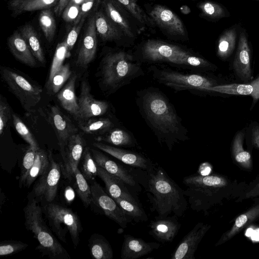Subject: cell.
<instances>
[{
	"label": "cell",
	"instance_id": "cell-1",
	"mask_svg": "<svg viewBox=\"0 0 259 259\" xmlns=\"http://www.w3.org/2000/svg\"><path fill=\"white\" fill-rule=\"evenodd\" d=\"M139 112L159 143L171 151L177 144L190 140L174 105L158 88L150 87L136 93Z\"/></svg>",
	"mask_w": 259,
	"mask_h": 259
},
{
	"label": "cell",
	"instance_id": "cell-2",
	"mask_svg": "<svg viewBox=\"0 0 259 259\" xmlns=\"http://www.w3.org/2000/svg\"><path fill=\"white\" fill-rule=\"evenodd\" d=\"M142 64H167L179 70L193 72L212 71L216 66L191 50L160 40L149 39L138 46L133 54Z\"/></svg>",
	"mask_w": 259,
	"mask_h": 259
},
{
	"label": "cell",
	"instance_id": "cell-3",
	"mask_svg": "<svg viewBox=\"0 0 259 259\" xmlns=\"http://www.w3.org/2000/svg\"><path fill=\"white\" fill-rule=\"evenodd\" d=\"M146 172V190L150 210L156 212L158 218H166L170 214L183 216L188 205L184 190L160 165L155 164L152 169Z\"/></svg>",
	"mask_w": 259,
	"mask_h": 259
},
{
	"label": "cell",
	"instance_id": "cell-4",
	"mask_svg": "<svg viewBox=\"0 0 259 259\" xmlns=\"http://www.w3.org/2000/svg\"><path fill=\"white\" fill-rule=\"evenodd\" d=\"M142 65L135 60L133 54L123 50L108 51L99 65L98 74L101 89L109 95L130 84L144 75Z\"/></svg>",
	"mask_w": 259,
	"mask_h": 259
},
{
	"label": "cell",
	"instance_id": "cell-5",
	"mask_svg": "<svg viewBox=\"0 0 259 259\" xmlns=\"http://www.w3.org/2000/svg\"><path fill=\"white\" fill-rule=\"evenodd\" d=\"M23 211L25 228L33 234L38 243L36 249L42 256L50 259H70L68 251L54 236L45 221L41 206L34 199L28 197Z\"/></svg>",
	"mask_w": 259,
	"mask_h": 259
},
{
	"label": "cell",
	"instance_id": "cell-6",
	"mask_svg": "<svg viewBox=\"0 0 259 259\" xmlns=\"http://www.w3.org/2000/svg\"><path fill=\"white\" fill-rule=\"evenodd\" d=\"M184 193L190 208L196 211L206 210L213 203L217 189L226 182L217 175L192 174L184 177Z\"/></svg>",
	"mask_w": 259,
	"mask_h": 259
},
{
	"label": "cell",
	"instance_id": "cell-7",
	"mask_svg": "<svg viewBox=\"0 0 259 259\" xmlns=\"http://www.w3.org/2000/svg\"><path fill=\"white\" fill-rule=\"evenodd\" d=\"M41 207L49 227L57 238L66 243L68 233L74 247L76 248L83 229L77 214L71 209L54 202L42 205Z\"/></svg>",
	"mask_w": 259,
	"mask_h": 259
},
{
	"label": "cell",
	"instance_id": "cell-8",
	"mask_svg": "<svg viewBox=\"0 0 259 259\" xmlns=\"http://www.w3.org/2000/svg\"><path fill=\"white\" fill-rule=\"evenodd\" d=\"M0 73L2 80L19 100L24 109L28 112L31 111L41 99V87L9 67L2 66Z\"/></svg>",
	"mask_w": 259,
	"mask_h": 259
},
{
	"label": "cell",
	"instance_id": "cell-9",
	"mask_svg": "<svg viewBox=\"0 0 259 259\" xmlns=\"http://www.w3.org/2000/svg\"><path fill=\"white\" fill-rule=\"evenodd\" d=\"M50 165L46 171L34 183L28 197L32 198L41 206L53 202L57 195L62 172V167L49 153Z\"/></svg>",
	"mask_w": 259,
	"mask_h": 259
},
{
	"label": "cell",
	"instance_id": "cell-10",
	"mask_svg": "<svg viewBox=\"0 0 259 259\" xmlns=\"http://www.w3.org/2000/svg\"><path fill=\"white\" fill-rule=\"evenodd\" d=\"M148 15L155 25L169 38L182 41L188 39L183 21L175 13L166 7L156 5L148 13Z\"/></svg>",
	"mask_w": 259,
	"mask_h": 259
},
{
	"label": "cell",
	"instance_id": "cell-11",
	"mask_svg": "<svg viewBox=\"0 0 259 259\" xmlns=\"http://www.w3.org/2000/svg\"><path fill=\"white\" fill-rule=\"evenodd\" d=\"M91 189L93 203L98 207L109 219L116 223L122 228L127 227L133 220L126 215L115 200L106 193L95 180L92 181Z\"/></svg>",
	"mask_w": 259,
	"mask_h": 259
},
{
	"label": "cell",
	"instance_id": "cell-12",
	"mask_svg": "<svg viewBox=\"0 0 259 259\" xmlns=\"http://www.w3.org/2000/svg\"><path fill=\"white\" fill-rule=\"evenodd\" d=\"M78 104L79 117L77 122L95 117L112 115L110 104L105 101L95 99L91 93L89 83L85 80L80 84Z\"/></svg>",
	"mask_w": 259,
	"mask_h": 259
},
{
	"label": "cell",
	"instance_id": "cell-13",
	"mask_svg": "<svg viewBox=\"0 0 259 259\" xmlns=\"http://www.w3.org/2000/svg\"><path fill=\"white\" fill-rule=\"evenodd\" d=\"M93 146L115 158L124 164L138 168L146 171L152 169L155 164L144 155L131 150L120 148L101 142H95Z\"/></svg>",
	"mask_w": 259,
	"mask_h": 259
},
{
	"label": "cell",
	"instance_id": "cell-14",
	"mask_svg": "<svg viewBox=\"0 0 259 259\" xmlns=\"http://www.w3.org/2000/svg\"><path fill=\"white\" fill-rule=\"evenodd\" d=\"M233 67L236 75L241 81L248 82L252 78L251 51L248 34L244 28L240 30Z\"/></svg>",
	"mask_w": 259,
	"mask_h": 259
},
{
	"label": "cell",
	"instance_id": "cell-15",
	"mask_svg": "<svg viewBox=\"0 0 259 259\" xmlns=\"http://www.w3.org/2000/svg\"><path fill=\"white\" fill-rule=\"evenodd\" d=\"M48 116L49 122L55 132L62 155L68 139L71 136L77 133L78 129L58 106L50 107Z\"/></svg>",
	"mask_w": 259,
	"mask_h": 259
},
{
	"label": "cell",
	"instance_id": "cell-16",
	"mask_svg": "<svg viewBox=\"0 0 259 259\" xmlns=\"http://www.w3.org/2000/svg\"><path fill=\"white\" fill-rule=\"evenodd\" d=\"M85 141L79 133L71 136L61 155L63 165L62 172L69 180L74 179V174L78 166L85 149Z\"/></svg>",
	"mask_w": 259,
	"mask_h": 259
},
{
	"label": "cell",
	"instance_id": "cell-17",
	"mask_svg": "<svg viewBox=\"0 0 259 259\" xmlns=\"http://www.w3.org/2000/svg\"><path fill=\"white\" fill-rule=\"evenodd\" d=\"M97 34L95 15H93L89 19L84 36L76 54L75 64L78 67L85 69L94 59L98 45Z\"/></svg>",
	"mask_w": 259,
	"mask_h": 259
},
{
	"label": "cell",
	"instance_id": "cell-18",
	"mask_svg": "<svg viewBox=\"0 0 259 259\" xmlns=\"http://www.w3.org/2000/svg\"><path fill=\"white\" fill-rule=\"evenodd\" d=\"M101 8L106 15L131 39L136 36L131 14L115 0H100Z\"/></svg>",
	"mask_w": 259,
	"mask_h": 259
},
{
	"label": "cell",
	"instance_id": "cell-19",
	"mask_svg": "<svg viewBox=\"0 0 259 259\" xmlns=\"http://www.w3.org/2000/svg\"><path fill=\"white\" fill-rule=\"evenodd\" d=\"M210 226L199 222L183 238L171 254V259H194L198 246Z\"/></svg>",
	"mask_w": 259,
	"mask_h": 259
},
{
	"label": "cell",
	"instance_id": "cell-20",
	"mask_svg": "<svg viewBox=\"0 0 259 259\" xmlns=\"http://www.w3.org/2000/svg\"><path fill=\"white\" fill-rule=\"evenodd\" d=\"M177 217L175 215L166 218L156 217L150 222L149 234L159 242H171L181 228Z\"/></svg>",
	"mask_w": 259,
	"mask_h": 259
},
{
	"label": "cell",
	"instance_id": "cell-21",
	"mask_svg": "<svg viewBox=\"0 0 259 259\" xmlns=\"http://www.w3.org/2000/svg\"><path fill=\"white\" fill-rule=\"evenodd\" d=\"M160 247L159 243L147 242L129 234L123 236L121 255L122 259H137L146 255Z\"/></svg>",
	"mask_w": 259,
	"mask_h": 259
},
{
	"label": "cell",
	"instance_id": "cell-22",
	"mask_svg": "<svg viewBox=\"0 0 259 259\" xmlns=\"http://www.w3.org/2000/svg\"><path fill=\"white\" fill-rule=\"evenodd\" d=\"M92 155L97 164L109 174L121 179L126 185L137 187V183L130 172L123 166L110 159L100 151L91 149Z\"/></svg>",
	"mask_w": 259,
	"mask_h": 259
},
{
	"label": "cell",
	"instance_id": "cell-23",
	"mask_svg": "<svg viewBox=\"0 0 259 259\" xmlns=\"http://www.w3.org/2000/svg\"><path fill=\"white\" fill-rule=\"evenodd\" d=\"M77 78L75 73L72 74L66 83L57 93L60 104L71 114L77 121L79 117V108L78 99L75 93V85Z\"/></svg>",
	"mask_w": 259,
	"mask_h": 259
},
{
	"label": "cell",
	"instance_id": "cell-24",
	"mask_svg": "<svg viewBox=\"0 0 259 259\" xmlns=\"http://www.w3.org/2000/svg\"><path fill=\"white\" fill-rule=\"evenodd\" d=\"M95 139L98 142L115 147L133 148L138 146V142L133 134L121 125L112 128Z\"/></svg>",
	"mask_w": 259,
	"mask_h": 259
},
{
	"label": "cell",
	"instance_id": "cell-25",
	"mask_svg": "<svg viewBox=\"0 0 259 259\" xmlns=\"http://www.w3.org/2000/svg\"><path fill=\"white\" fill-rule=\"evenodd\" d=\"M94 15L97 33L102 40L119 41L125 36L120 28L106 15L102 9L96 11Z\"/></svg>",
	"mask_w": 259,
	"mask_h": 259
},
{
	"label": "cell",
	"instance_id": "cell-26",
	"mask_svg": "<svg viewBox=\"0 0 259 259\" xmlns=\"http://www.w3.org/2000/svg\"><path fill=\"white\" fill-rule=\"evenodd\" d=\"M8 45L14 57L31 67H35L37 60L20 32L15 31L8 38Z\"/></svg>",
	"mask_w": 259,
	"mask_h": 259
},
{
	"label": "cell",
	"instance_id": "cell-27",
	"mask_svg": "<svg viewBox=\"0 0 259 259\" xmlns=\"http://www.w3.org/2000/svg\"><path fill=\"white\" fill-rule=\"evenodd\" d=\"M78 123V127L84 133L101 136L112 128L121 125L114 115L99 118H91Z\"/></svg>",
	"mask_w": 259,
	"mask_h": 259
},
{
	"label": "cell",
	"instance_id": "cell-28",
	"mask_svg": "<svg viewBox=\"0 0 259 259\" xmlns=\"http://www.w3.org/2000/svg\"><path fill=\"white\" fill-rule=\"evenodd\" d=\"M210 91L230 95H250L253 98V103H255L259 99V76L248 83L217 85L212 87Z\"/></svg>",
	"mask_w": 259,
	"mask_h": 259
},
{
	"label": "cell",
	"instance_id": "cell-29",
	"mask_svg": "<svg viewBox=\"0 0 259 259\" xmlns=\"http://www.w3.org/2000/svg\"><path fill=\"white\" fill-rule=\"evenodd\" d=\"M98 176L104 183L107 193L114 199L133 198L126 188V185L121 179L109 174L98 165Z\"/></svg>",
	"mask_w": 259,
	"mask_h": 259
},
{
	"label": "cell",
	"instance_id": "cell-30",
	"mask_svg": "<svg viewBox=\"0 0 259 259\" xmlns=\"http://www.w3.org/2000/svg\"><path fill=\"white\" fill-rule=\"evenodd\" d=\"M240 29V25L235 24L226 29L220 35L217 50V55L220 58L225 60L232 54Z\"/></svg>",
	"mask_w": 259,
	"mask_h": 259
},
{
	"label": "cell",
	"instance_id": "cell-31",
	"mask_svg": "<svg viewBox=\"0 0 259 259\" xmlns=\"http://www.w3.org/2000/svg\"><path fill=\"white\" fill-rule=\"evenodd\" d=\"M88 247L93 258L112 259L113 257V252L111 245L101 234H92L89 239Z\"/></svg>",
	"mask_w": 259,
	"mask_h": 259
},
{
	"label": "cell",
	"instance_id": "cell-32",
	"mask_svg": "<svg viewBox=\"0 0 259 259\" xmlns=\"http://www.w3.org/2000/svg\"><path fill=\"white\" fill-rule=\"evenodd\" d=\"M20 32L37 61L45 64L46 58L41 43L33 26L30 24L24 25L20 28Z\"/></svg>",
	"mask_w": 259,
	"mask_h": 259
},
{
	"label": "cell",
	"instance_id": "cell-33",
	"mask_svg": "<svg viewBox=\"0 0 259 259\" xmlns=\"http://www.w3.org/2000/svg\"><path fill=\"white\" fill-rule=\"evenodd\" d=\"M49 165V153L40 148L36 151L35 160L29 171L24 187L29 188L46 171Z\"/></svg>",
	"mask_w": 259,
	"mask_h": 259
},
{
	"label": "cell",
	"instance_id": "cell-34",
	"mask_svg": "<svg viewBox=\"0 0 259 259\" xmlns=\"http://www.w3.org/2000/svg\"><path fill=\"white\" fill-rule=\"evenodd\" d=\"M201 17L211 21H217L228 17L230 14L223 5L211 1L206 0L198 4Z\"/></svg>",
	"mask_w": 259,
	"mask_h": 259
},
{
	"label": "cell",
	"instance_id": "cell-35",
	"mask_svg": "<svg viewBox=\"0 0 259 259\" xmlns=\"http://www.w3.org/2000/svg\"><path fill=\"white\" fill-rule=\"evenodd\" d=\"M259 217V204L237 218L232 228L222 238L217 245L225 242L235 236L246 225Z\"/></svg>",
	"mask_w": 259,
	"mask_h": 259
},
{
	"label": "cell",
	"instance_id": "cell-36",
	"mask_svg": "<svg viewBox=\"0 0 259 259\" xmlns=\"http://www.w3.org/2000/svg\"><path fill=\"white\" fill-rule=\"evenodd\" d=\"M114 200L123 209L126 215L133 221L137 223L148 221L147 214L134 197L130 199L120 198Z\"/></svg>",
	"mask_w": 259,
	"mask_h": 259
},
{
	"label": "cell",
	"instance_id": "cell-37",
	"mask_svg": "<svg viewBox=\"0 0 259 259\" xmlns=\"http://www.w3.org/2000/svg\"><path fill=\"white\" fill-rule=\"evenodd\" d=\"M244 129L238 131L233 141L232 153L236 161L246 168L251 167V157L250 153L244 150L243 147Z\"/></svg>",
	"mask_w": 259,
	"mask_h": 259
},
{
	"label": "cell",
	"instance_id": "cell-38",
	"mask_svg": "<svg viewBox=\"0 0 259 259\" xmlns=\"http://www.w3.org/2000/svg\"><path fill=\"white\" fill-rule=\"evenodd\" d=\"M75 189L78 196L85 207L93 203V198L91 186L82 174L80 170L77 168L74 174Z\"/></svg>",
	"mask_w": 259,
	"mask_h": 259
},
{
	"label": "cell",
	"instance_id": "cell-39",
	"mask_svg": "<svg viewBox=\"0 0 259 259\" xmlns=\"http://www.w3.org/2000/svg\"><path fill=\"white\" fill-rule=\"evenodd\" d=\"M122 5L133 17L144 26H154L155 24L138 3V0H115Z\"/></svg>",
	"mask_w": 259,
	"mask_h": 259
},
{
	"label": "cell",
	"instance_id": "cell-40",
	"mask_svg": "<svg viewBox=\"0 0 259 259\" xmlns=\"http://www.w3.org/2000/svg\"><path fill=\"white\" fill-rule=\"evenodd\" d=\"M72 72L70 65H63L55 73L51 79L47 82V88L51 93H57L65 85L70 76Z\"/></svg>",
	"mask_w": 259,
	"mask_h": 259
},
{
	"label": "cell",
	"instance_id": "cell-41",
	"mask_svg": "<svg viewBox=\"0 0 259 259\" xmlns=\"http://www.w3.org/2000/svg\"><path fill=\"white\" fill-rule=\"evenodd\" d=\"M39 23L46 39L51 42L54 37L56 24L50 9L43 10L39 16Z\"/></svg>",
	"mask_w": 259,
	"mask_h": 259
},
{
	"label": "cell",
	"instance_id": "cell-42",
	"mask_svg": "<svg viewBox=\"0 0 259 259\" xmlns=\"http://www.w3.org/2000/svg\"><path fill=\"white\" fill-rule=\"evenodd\" d=\"M81 172L87 181H93L98 176V165L88 147L85 148L80 160Z\"/></svg>",
	"mask_w": 259,
	"mask_h": 259
},
{
	"label": "cell",
	"instance_id": "cell-43",
	"mask_svg": "<svg viewBox=\"0 0 259 259\" xmlns=\"http://www.w3.org/2000/svg\"><path fill=\"white\" fill-rule=\"evenodd\" d=\"M12 117L14 126L22 139L34 150H37L39 149L40 147L36 140L22 119L16 114H13Z\"/></svg>",
	"mask_w": 259,
	"mask_h": 259
},
{
	"label": "cell",
	"instance_id": "cell-44",
	"mask_svg": "<svg viewBox=\"0 0 259 259\" xmlns=\"http://www.w3.org/2000/svg\"><path fill=\"white\" fill-rule=\"evenodd\" d=\"M66 40L58 44L51 66L48 81L51 79L55 73L63 65L65 58L69 57Z\"/></svg>",
	"mask_w": 259,
	"mask_h": 259
},
{
	"label": "cell",
	"instance_id": "cell-45",
	"mask_svg": "<svg viewBox=\"0 0 259 259\" xmlns=\"http://www.w3.org/2000/svg\"><path fill=\"white\" fill-rule=\"evenodd\" d=\"M36 151L29 146L25 152L19 179V186L20 188L24 187L29 171L33 164Z\"/></svg>",
	"mask_w": 259,
	"mask_h": 259
},
{
	"label": "cell",
	"instance_id": "cell-46",
	"mask_svg": "<svg viewBox=\"0 0 259 259\" xmlns=\"http://www.w3.org/2000/svg\"><path fill=\"white\" fill-rule=\"evenodd\" d=\"M59 1V0H31L23 4L14 12L17 14L23 12L48 9L56 6Z\"/></svg>",
	"mask_w": 259,
	"mask_h": 259
},
{
	"label": "cell",
	"instance_id": "cell-47",
	"mask_svg": "<svg viewBox=\"0 0 259 259\" xmlns=\"http://www.w3.org/2000/svg\"><path fill=\"white\" fill-rule=\"evenodd\" d=\"M28 245L17 240H6L0 242V256L15 254L25 249Z\"/></svg>",
	"mask_w": 259,
	"mask_h": 259
},
{
	"label": "cell",
	"instance_id": "cell-48",
	"mask_svg": "<svg viewBox=\"0 0 259 259\" xmlns=\"http://www.w3.org/2000/svg\"><path fill=\"white\" fill-rule=\"evenodd\" d=\"M11 116L10 107L5 98L1 95L0 98V135L1 136Z\"/></svg>",
	"mask_w": 259,
	"mask_h": 259
},
{
	"label": "cell",
	"instance_id": "cell-49",
	"mask_svg": "<svg viewBox=\"0 0 259 259\" xmlns=\"http://www.w3.org/2000/svg\"><path fill=\"white\" fill-rule=\"evenodd\" d=\"M80 7L76 2L70 0L63 12L62 17L64 21L74 23L79 14Z\"/></svg>",
	"mask_w": 259,
	"mask_h": 259
},
{
	"label": "cell",
	"instance_id": "cell-50",
	"mask_svg": "<svg viewBox=\"0 0 259 259\" xmlns=\"http://www.w3.org/2000/svg\"><path fill=\"white\" fill-rule=\"evenodd\" d=\"M85 18H82L78 23L74 24V26L69 31L65 39L67 51L69 55L70 52L74 47L80 31L84 24Z\"/></svg>",
	"mask_w": 259,
	"mask_h": 259
},
{
	"label": "cell",
	"instance_id": "cell-51",
	"mask_svg": "<svg viewBox=\"0 0 259 259\" xmlns=\"http://www.w3.org/2000/svg\"><path fill=\"white\" fill-rule=\"evenodd\" d=\"M95 0H83L80 7L79 14L73 23H78L82 18H85L88 13L93 7Z\"/></svg>",
	"mask_w": 259,
	"mask_h": 259
},
{
	"label": "cell",
	"instance_id": "cell-52",
	"mask_svg": "<svg viewBox=\"0 0 259 259\" xmlns=\"http://www.w3.org/2000/svg\"><path fill=\"white\" fill-rule=\"evenodd\" d=\"M250 134L252 144L259 149V125L253 126Z\"/></svg>",
	"mask_w": 259,
	"mask_h": 259
},
{
	"label": "cell",
	"instance_id": "cell-53",
	"mask_svg": "<svg viewBox=\"0 0 259 259\" xmlns=\"http://www.w3.org/2000/svg\"><path fill=\"white\" fill-rule=\"evenodd\" d=\"M69 1L70 0H59L58 3L55 6L54 10V12L55 14L58 16H59L63 12Z\"/></svg>",
	"mask_w": 259,
	"mask_h": 259
},
{
	"label": "cell",
	"instance_id": "cell-54",
	"mask_svg": "<svg viewBox=\"0 0 259 259\" xmlns=\"http://www.w3.org/2000/svg\"><path fill=\"white\" fill-rule=\"evenodd\" d=\"M30 1L31 0H10L9 6L10 8L15 11L23 4Z\"/></svg>",
	"mask_w": 259,
	"mask_h": 259
},
{
	"label": "cell",
	"instance_id": "cell-55",
	"mask_svg": "<svg viewBox=\"0 0 259 259\" xmlns=\"http://www.w3.org/2000/svg\"><path fill=\"white\" fill-rule=\"evenodd\" d=\"M74 195V193L72 189L70 188H67L66 189L64 192V197L68 203H70L73 200Z\"/></svg>",
	"mask_w": 259,
	"mask_h": 259
},
{
	"label": "cell",
	"instance_id": "cell-56",
	"mask_svg": "<svg viewBox=\"0 0 259 259\" xmlns=\"http://www.w3.org/2000/svg\"><path fill=\"white\" fill-rule=\"evenodd\" d=\"M253 238L254 240H259V230H257L254 234L253 236Z\"/></svg>",
	"mask_w": 259,
	"mask_h": 259
},
{
	"label": "cell",
	"instance_id": "cell-57",
	"mask_svg": "<svg viewBox=\"0 0 259 259\" xmlns=\"http://www.w3.org/2000/svg\"><path fill=\"white\" fill-rule=\"evenodd\" d=\"M252 233V229H248V230L247 231V232H246V235L247 236H250L251 235Z\"/></svg>",
	"mask_w": 259,
	"mask_h": 259
},
{
	"label": "cell",
	"instance_id": "cell-58",
	"mask_svg": "<svg viewBox=\"0 0 259 259\" xmlns=\"http://www.w3.org/2000/svg\"><path fill=\"white\" fill-rule=\"evenodd\" d=\"M254 1H259V0H254Z\"/></svg>",
	"mask_w": 259,
	"mask_h": 259
}]
</instances>
